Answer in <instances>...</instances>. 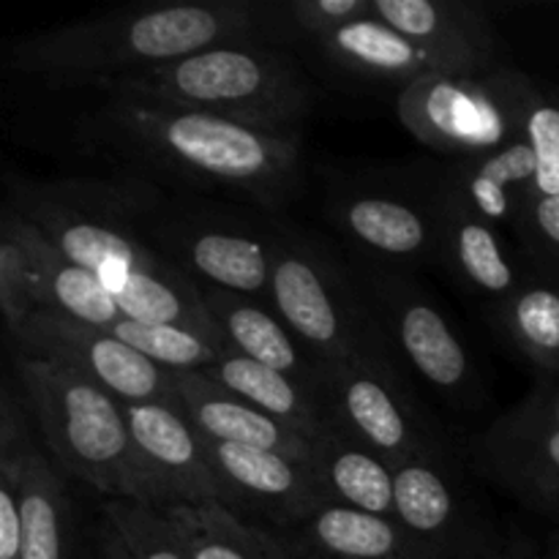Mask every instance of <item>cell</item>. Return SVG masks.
Returning <instances> with one entry per match:
<instances>
[{"mask_svg": "<svg viewBox=\"0 0 559 559\" xmlns=\"http://www.w3.org/2000/svg\"><path fill=\"white\" fill-rule=\"evenodd\" d=\"M129 194L91 183H16L14 207L71 262L104 284L126 317L194 328L222 338L200 284L142 243Z\"/></svg>", "mask_w": 559, "mask_h": 559, "instance_id": "cell-1", "label": "cell"}, {"mask_svg": "<svg viewBox=\"0 0 559 559\" xmlns=\"http://www.w3.org/2000/svg\"><path fill=\"white\" fill-rule=\"evenodd\" d=\"M82 134L129 162L243 191L265 205H278L298 186L300 134H267L197 109L109 96L85 118Z\"/></svg>", "mask_w": 559, "mask_h": 559, "instance_id": "cell-2", "label": "cell"}, {"mask_svg": "<svg viewBox=\"0 0 559 559\" xmlns=\"http://www.w3.org/2000/svg\"><path fill=\"white\" fill-rule=\"evenodd\" d=\"M257 25L260 5L243 0L129 9L25 38L11 49V63L22 74L41 76L52 85L109 91L129 76L233 38L254 36Z\"/></svg>", "mask_w": 559, "mask_h": 559, "instance_id": "cell-3", "label": "cell"}, {"mask_svg": "<svg viewBox=\"0 0 559 559\" xmlns=\"http://www.w3.org/2000/svg\"><path fill=\"white\" fill-rule=\"evenodd\" d=\"M107 93L197 109L284 136L298 134L311 109V85L304 71L282 49L254 41V36L129 76Z\"/></svg>", "mask_w": 559, "mask_h": 559, "instance_id": "cell-4", "label": "cell"}, {"mask_svg": "<svg viewBox=\"0 0 559 559\" xmlns=\"http://www.w3.org/2000/svg\"><path fill=\"white\" fill-rule=\"evenodd\" d=\"M16 374L55 462L107 500L142 502L140 462L123 404L52 360L16 355Z\"/></svg>", "mask_w": 559, "mask_h": 559, "instance_id": "cell-5", "label": "cell"}, {"mask_svg": "<svg viewBox=\"0 0 559 559\" xmlns=\"http://www.w3.org/2000/svg\"><path fill=\"white\" fill-rule=\"evenodd\" d=\"M267 304L325 366L355 355L391 353L360 282L309 238L278 235Z\"/></svg>", "mask_w": 559, "mask_h": 559, "instance_id": "cell-6", "label": "cell"}, {"mask_svg": "<svg viewBox=\"0 0 559 559\" xmlns=\"http://www.w3.org/2000/svg\"><path fill=\"white\" fill-rule=\"evenodd\" d=\"M358 282L399 366H407L453 407H469L484 399V371L475 364L473 349L418 282L391 267L366 271Z\"/></svg>", "mask_w": 559, "mask_h": 559, "instance_id": "cell-7", "label": "cell"}, {"mask_svg": "<svg viewBox=\"0 0 559 559\" xmlns=\"http://www.w3.org/2000/svg\"><path fill=\"white\" fill-rule=\"evenodd\" d=\"M522 74L500 69L486 80L426 74L396 96L399 120L431 151L453 162L486 156L522 136Z\"/></svg>", "mask_w": 559, "mask_h": 559, "instance_id": "cell-8", "label": "cell"}, {"mask_svg": "<svg viewBox=\"0 0 559 559\" xmlns=\"http://www.w3.org/2000/svg\"><path fill=\"white\" fill-rule=\"evenodd\" d=\"M325 404L331 424L391 467L445 445L393 353H366L328 366Z\"/></svg>", "mask_w": 559, "mask_h": 559, "instance_id": "cell-9", "label": "cell"}, {"mask_svg": "<svg viewBox=\"0 0 559 559\" xmlns=\"http://www.w3.org/2000/svg\"><path fill=\"white\" fill-rule=\"evenodd\" d=\"M393 478V519L431 559H475L502 544L478 502L469 497L459 462L445 445L396 464Z\"/></svg>", "mask_w": 559, "mask_h": 559, "instance_id": "cell-10", "label": "cell"}, {"mask_svg": "<svg viewBox=\"0 0 559 559\" xmlns=\"http://www.w3.org/2000/svg\"><path fill=\"white\" fill-rule=\"evenodd\" d=\"M16 355L52 360L80 371L120 404H169L180 407L173 371L131 349L104 328L69 320L55 311H36L16 342Z\"/></svg>", "mask_w": 559, "mask_h": 559, "instance_id": "cell-11", "label": "cell"}, {"mask_svg": "<svg viewBox=\"0 0 559 559\" xmlns=\"http://www.w3.org/2000/svg\"><path fill=\"white\" fill-rule=\"evenodd\" d=\"M136 235L200 287L227 289L265 304L271 298L278 238L218 224L213 227L194 218L145 222V216L136 222Z\"/></svg>", "mask_w": 559, "mask_h": 559, "instance_id": "cell-12", "label": "cell"}, {"mask_svg": "<svg viewBox=\"0 0 559 559\" xmlns=\"http://www.w3.org/2000/svg\"><path fill=\"white\" fill-rule=\"evenodd\" d=\"M142 475V502L156 511L197 502H222L224 489L211 469L200 431L180 407L123 404Z\"/></svg>", "mask_w": 559, "mask_h": 559, "instance_id": "cell-13", "label": "cell"}, {"mask_svg": "<svg viewBox=\"0 0 559 559\" xmlns=\"http://www.w3.org/2000/svg\"><path fill=\"white\" fill-rule=\"evenodd\" d=\"M202 448L224 489V508L246 522L267 530H289L306 513L328 502L306 462L207 437H202Z\"/></svg>", "mask_w": 559, "mask_h": 559, "instance_id": "cell-14", "label": "cell"}, {"mask_svg": "<svg viewBox=\"0 0 559 559\" xmlns=\"http://www.w3.org/2000/svg\"><path fill=\"white\" fill-rule=\"evenodd\" d=\"M371 16L429 55L440 74L486 80L506 69L495 27L478 5L459 0H371Z\"/></svg>", "mask_w": 559, "mask_h": 559, "instance_id": "cell-15", "label": "cell"}, {"mask_svg": "<svg viewBox=\"0 0 559 559\" xmlns=\"http://www.w3.org/2000/svg\"><path fill=\"white\" fill-rule=\"evenodd\" d=\"M333 224L366 254L385 265H424L442 257L435 202L420 205L393 194H349L333 205Z\"/></svg>", "mask_w": 559, "mask_h": 559, "instance_id": "cell-16", "label": "cell"}, {"mask_svg": "<svg viewBox=\"0 0 559 559\" xmlns=\"http://www.w3.org/2000/svg\"><path fill=\"white\" fill-rule=\"evenodd\" d=\"M478 467L530 506H559V429L516 407L475 440Z\"/></svg>", "mask_w": 559, "mask_h": 559, "instance_id": "cell-17", "label": "cell"}, {"mask_svg": "<svg viewBox=\"0 0 559 559\" xmlns=\"http://www.w3.org/2000/svg\"><path fill=\"white\" fill-rule=\"evenodd\" d=\"M200 293L207 314L233 353L282 371L325 399L328 366L298 342L271 304L216 287H200Z\"/></svg>", "mask_w": 559, "mask_h": 559, "instance_id": "cell-18", "label": "cell"}, {"mask_svg": "<svg viewBox=\"0 0 559 559\" xmlns=\"http://www.w3.org/2000/svg\"><path fill=\"white\" fill-rule=\"evenodd\" d=\"M173 377L180 409L202 437L229 442V445L262 448V451L293 456L298 462H309L311 440L295 431L293 426L251 407L249 402L229 393L202 371H173Z\"/></svg>", "mask_w": 559, "mask_h": 559, "instance_id": "cell-19", "label": "cell"}, {"mask_svg": "<svg viewBox=\"0 0 559 559\" xmlns=\"http://www.w3.org/2000/svg\"><path fill=\"white\" fill-rule=\"evenodd\" d=\"M535 169L533 147L519 136L495 153L453 162L437 194L467 207L491 227H516L535 189Z\"/></svg>", "mask_w": 559, "mask_h": 559, "instance_id": "cell-20", "label": "cell"}, {"mask_svg": "<svg viewBox=\"0 0 559 559\" xmlns=\"http://www.w3.org/2000/svg\"><path fill=\"white\" fill-rule=\"evenodd\" d=\"M3 222L14 229L16 240L25 249L31 262L33 287H36L38 311H55L69 320L85 322V325L112 331L123 311L115 304L112 295L104 289V284L85 271L82 265L71 262L60 249H55L44 233H38L31 222L14 211H5Z\"/></svg>", "mask_w": 559, "mask_h": 559, "instance_id": "cell-21", "label": "cell"}, {"mask_svg": "<svg viewBox=\"0 0 559 559\" xmlns=\"http://www.w3.org/2000/svg\"><path fill=\"white\" fill-rule=\"evenodd\" d=\"M276 533L320 559H431L396 519L338 502H322L298 524Z\"/></svg>", "mask_w": 559, "mask_h": 559, "instance_id": "cell-22", "label": "cell"}, {"mask_svg": "<svg viewBox=\"0 0 559 559\" xmlns=\"http://www.w3.org/2000/svg\"><path fill=\"white\" fill-rule=\"evenodd\" d=\"M435 207L442 229L440 260H445L453 278L491 306L511 298L524 278L508 254L500 229L440 194L435 197Z\"/></svg>", "mask_w": 559, "mask_h": 559, "instance_id": "cell-23", "label": "cell"}, {"mask_svg": "<svg viewBox=\"0 0 559 559\" xmlns=\"http://www.w3.org/2000/svg\"><path fill=\"white\" fill-rule=\"evenodd\" d=\"M309 469L328 502L391 516L396 513L393 467L336 424L311 437Z\"/></svg>", "mask_w": 559, "mask_h": 559, "instance_id": "cell-24", "label": "cell"}, {"mask_svg": "<svg viewBox=\"0 0 559 559\" xmlns=\"http://www.w3.org/2000/svg\"><path fill=\"white\" fill-rule=\"evenodd\" d=\"M311 47L344 74L396 85L399 91L437 71L429 55L420 52L409 38H404L377 16L349 22L311 41Z\"/></svg>", "mask_w": 559, "mask_h": 559, "instance_id": "cell-25", "label": "cell"}, {"mask_svg": "<svg viewBox=\"0 0 559 559\" xmlns=\"http://www.w3.org/2000/svg\"><path fill=\"white\" fill-rule=\"evenodd\" d=\"M202 374H207L213 382L227 388L229 393L249 402L251 407L262 409L271 418L293 426L295 431H300L309 440L331 424L328 404L320 393L300 385V382L282 374V371L267 369V366L243 358L238 353L222 355Z\"/></svg>", "mask_w": 559, "mask_h": 559, "instance_id": "cell-26", "label": "cell"}, {"mask_svg": "<svg viewBox=\"0 0 559 559\" xmlns=\"http://www.w3.org/2000/svg\"><path fill=\"white\" fill-rule=\"evenodd\" d=\"M25 559H71V506L52 464L38 448L22 473Z\"/></svg>", "mask_w": 559, "mask_h": 559, "instance_id": "cell-27", "label": "cell"}, {"mask_svg": "<svg viewBox=\"0 0 559 559\" xmlns=\"http://www.w3.org/2000/svg\"><path fill=\"white\" fill-rule=\"evenodd\" d=\"M500 331L544 374H559V289L546 282L522 287L495 306Z\"/></svg>", "mask_w": 559, "mask_h": 559, "instance_id": "cell-28", "label": "cell"}, {"mask_svg": "<svg viewBox=\"0 0 559 559\" xmlns=\"http://www.w3.org/2000/svg\"><path fill=\"white\" fill-rule=\"evenodd\" d=\"M178 530L189 559H271L260 524H251L222 502H197L164 511Z\"/></svg>", "mask_w": 559, "mask_h": 559, "instance_id": "cell-29", "label": "cell"}, {"mask_svg": "<svg viewBox=\"0 0 559 559\" xmlns=\"http://www.w3.org/2000/svg\"><path fill=\"white\" fill-rule=\"evenodd\" d=\"M109 333H115L120 342L167 371H205L222 355L233 353L222 338L205 336L194 328L167 325V322H140L123 317Z\"/></svg>", "mask_w": 559, "mask_h": 559, "instance_id": "cell-30", "label": "cell"}, {"mask_svg": "<svg viewBox=\"0 0 559 559\" xmlns=\"http://www.w3.org/2000/svg\"><path fill=\"white\" fill-rule=\"evenodd\" d=\"M102 516L131 559H189L178 530L164 511L131 500H104Z\"/></svg>", "mask_w": 559, "mask_h": 559, "instance_id": "cell-31", "label": "cell"}, {"mask_svg": "<svg viewBox=\"0 0 559 559\" xmlns=\"http://www.w3.org/2000/svg\"><path fill=\"white\" fill-rule=\"evenodd\" d=\"M522 136L535 153V194L559 197V102L540 93L527 76L519 85Z\"/></svg>", "mask_w": 559, "mask_h": 559, "instance_id": "cell-32", "label": "cell"}, {"mask_svg": "<svg viewBox=\"0 0 559 559\" xmlns=\"http://www.w3.org/2000/svg\"><path fill=\"white\" fill-rule=\"evenodd\" d=\"M0 311H3L5 331L14 338V344L20 342L27 322L38 311L31 262H27L14 229L5 222L0 227Z\"/></svg>", "mask_w": 559, "mask_h": 559, "instance_id": "cell-33", "label": "cell"}, {"mask_svg": "<svg viewBox=\"0 0 559 559\" xmlns=\"http://www.w3.org/2000/svg\"><path fill=\"white\" fill-rule=\"evenodd\" d=\"M282 25L304 41H317L338 27L371 16V0H295L276 5Z\"/></svg>", "mask_w": 559, "mask_h": 559, "instance_id": "cell-34", "label": "cell"}, {"mask_svg": "<svg viewBox=\"0 0 559 559\" xmlns=\"http://www.w3.org/2000/svg\"><path fill=\"white\" fill-rule=\"evenodd\" d=\"M516 229L530 254L559 260V197L535 194L533 189Z\"/></svg>", "mask_w": 559, "mask_h": 559, "instance_id": "cell-35", "label": "cell"}, {"mask_svg": "<svg viewBox=\"0 0 559 559\" xmlns=\"http://www.w3.org/2000/svg\"><path fill=\"white\" fill-rule=\"evenodd\" d=\"M516 409L527 415V418L540 420V424H549L559 429V382L538 385Z\"/></svg>", "mask_w": 559, "mask_h": 559, "instance_id": "cell-36", "label": "cell"}, {"mask_svg": "<svg viewBox=\"0 0 559 559\" xmlns=\"http://www.w3.org/2000/svg\"><path fill=\"white\" fill-rule=\"evenodd\" d=\"M260 530H262V540H265L271 559H320V557L309 555L306 549H300V546L289 544V540L282 538L276 530H267V527H260Z\"/></svg>", "mask_w": 559, "mask_h": 559, "instance_id": "cell-37", "label": "cell"}, {"mask_svg": "<svg viewBox=\"0 0 559 559\" xmlns=\"http://www.w3.org/2000/svg\"><path fill=\"white\" fill-rule=\"evenodd\" d=\"M98 559H131L123 540L115 535V530L107 522H102V527H98Z\"/></svg>", "mask_w": 559, "mask_h": 559, "instance_id": "cell-38", "label": "cell"}, {"mask_svg": "<svg viewBox=\"0 0 559 559\" xmlns=\"http://www.w3.org/2000/svg\"><path fill=\"white\" fill-rule=\"evenodd\" d=\"M475 559H519V555H513L511 546L500 544L495 551H489V555H484V557H475Z\"/></svg>", "mask_w": 559, "mask_h": 559, "instance_id": "cell-39", "label": "cell"}]
</instances>
